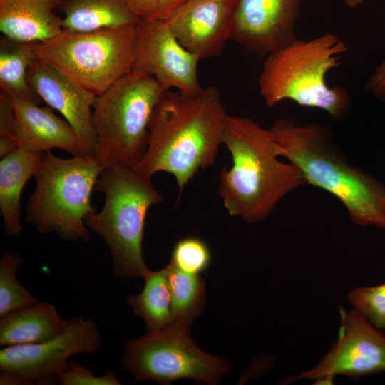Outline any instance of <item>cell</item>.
<instances>
[{"label": "cell", "mask_w": 385, "mask_h": 385, "mask_svg": "<svg viewBox=\"0 0 385 385\" xmlns=\"http://www.w3.org/2000/svg\"><path fill=\"white\" fill-rule=\"evenodd\" d=\"M227 115L214 86L195 95L166 91L150 116L146 151L133 168L148 178L172 174L180 193L200 170L215 163Z\"/></svg>", "instance_id": "1"}, {"label": "cell", "mask_w": 385, "mask_h": 385, "mask_svg": "<svg viewBox=\"0 0 385 385\" xmlns=\"http://www.w3.org/2000/svg\"><path fill=\"white\" fill-rule=\"evenodd\" d=\"M222 144L232 166L220 174L219 195L231 216L248 223L261 222L281 199L307 184L297 166L279 160L269 130L250 118L227 114Z\"/></svg>", "instance_id": "2"}, {"label": "cell", "mask_w": 385, "mask_h": 385, "mask_svg": "<svg viewBox=\"0 0 385 385\" xmlns=\"http://www.w3.org/2000/svg\"><path fill=\"white\" fill-rule=\"evenodd\" d=\"M268 130L278 155L297 166L307 183L339 199L354 224L385 229V185L350 165L336 148L329 129L281 118Z\"/></svg>", "instance_id": "3"}, {"label": "cell", "mask_w": 385, "mask_h": 385, "mask_svg": "<svg viewBox=\"0 0 385 385\" xmlns=\"http://www.w3.org/2000/svg\"><path fill=\"white\" fill-rule=\"evenodd\" d=\"M348 50L343 40L327 33L308 41L297 38L267 54L258 78L266 106L290 100L321 109L334 120L346 118L351 106L349 93L343 87L328 86L326 78Z\"/></svg>", "instance_id": "4"}, {"label": "cell", "mask_w": 385, "mask_h": 385, "mask_svg": "<svg viewBox=\"0 0 385 385\" xmlns=\"http://www.w3.org/2000/svg\"><path fill=\"white\" fill-rule=\"evenodd\" d=\"M96 189L104 195L103 207L86 217V226L108 245L116 277H143L150 271L142 248L145 218L163 196L151 178L122 165L105 167Z\"/></svg>", "instance_id": "5"}, {"label": "cell", "mask_w": 385, "mask_h": 385, "mask_svg": "<svg viewBox=\"0 0 385 385\" xmlns=\"http://www.w3.org/2000/svg\"><path fill=\"white\" fill-rule=\"evenodd\" d=\"M104 168L94 156L61 158L46 152L34 175L36 188L25 207L26 222L41 235L89 240L85 219L95 211L91 195Z\"/></svg>", "instance_id": "6"}, {"label": "cell", "mask_w": 385, "mask_h": 385, "mask_svg": "<svg viewBox=\"0 0 385 385\" xmlns=\"http://www.w3.org/2000/svg\"><path fill=\"white\" fill-rule=\"evenodd\" d=\"M168 91L154 77L132 71L97 96L93 106L94 156L102 165L133 168L140 161L150 116Z\"/></svg>", "instance_id": "7"}, {"label": "cell", "mask_w": 385, "mask_h": 385, "mask_svg": "<svg viewBox=\"0 0 385 385\" xmlns=\"http://www.w3.org/2000/svg\"><path fill=\"white\" fill-rule=\"evenodd\" d=\"M140 24L86 32L63 30L34 47L38 60L98 96L132 71Z\"/></svg>", "instance_id": "8"}, {"label": "cell", "mask_w": 385, "mask_h": 385, "mask_svg": "<svg viewBox=\"0 0 385 385\" xmlns=\"http://www.w3.org/2000/svg\"><path fill=\"white\" fill-rule=\"evenodd\" d=\"M121 364L135 381L150 380L160 384L180 379L217 384L230 368L225 360L200 349L191 337L189 326L178 323L127 341Z\"/></svg>", "instance_id": "9"}, {"label": "cell", "mask_w": 385, "mask_h": 385, "mask_svg": "<svg viewBox=\"0 0 385 385\" xmlns=\"http://www.w3.org/2000/svg\"><path fill=\"white\" fill-rule=\"evenodd\" d=\"M102 346L93 320L78 316L68 319L66 328L47 341L6 346L0 350V384L27 385L50 382L66 370L76 354L95 355Z\"/></svg>", "instance_id": "10"}, {"label": "cell", "mask_w": 385, "mask_h": 385, "mask_svg": "<svg viewBox=\"0 0 385 385\" xmlns=\"http://www.w3.org/2000/svg\"><path fill=\"white\" fill-rule=\"evenodd\" d=\"M336 341L314 367L302 371L287 382L315 380L332 384L337 375L359 379L385 371V334L356 309H340Z\"/></svg>", "instance_id": "11"}, {"label": "cell", "mask_w": 385, "mask_h": 385, "mask_svg": "<svg viewBox=\"0 0 385 385\" xmlns=\"http://www.w3.org/2000/svg\"><path fill=\"white\" fill-rule=\"evenodd\" d=\"M200 60L179 43L165 21L139 24L132 71L154 77L167 90L195 95L203 89L197 74Z\"/></svg>", "instance_id": "12"}, {"label": "cell", "mask_w": 385, "mask_h": 385, "mask_svg": "<svg viewBox=\"0 0 385 385\" xmlns=\"http://www.w3.org/2000/svg\"><path fill=\"white\" fill-rule=\"evenodd\" d=\"M304 0H234L230 40L261 55L297 39L295 26Z\"/></svg>", "instance_id": "13"}, {"label": "cell", "mask_w": 385, "mask_h": 385, "mask_svg": "<svg viewBox=\"0 0 385 385\" xmlns=\"http://www.w3.org/2000/svg\"><path fill=\"white\" fill-rule=\"evenodd\" d=\"M26 78L42 101L61 113L73 128L83 154L94 156L97 136L93 124V106L97 96L38 59L29 66Z\"/></svg>", "instance_id": "14"}, {"label": "cell", "mask_w": 385, "mask_h": 385, "mask_svg": "<svg viewBox=\"0 0 385 385\" xmlns=\"http://www.w3.org/2000/svg\"><path fill=\"white\" fill-rule=\"evenodd\" d=\"M234 0H188L165 20L179 43L200 59L220 55L230 40Z\"/></svg>", "instance_id": "15"}, {"label": "cell", "mask_w": 385, "mask_h": 385, "mask_svg": "<svg viewBox=\"0 0 385 385\" xmlns=\"http://www.w3.org/2000/svg\"><path fill=\"white\" fill-rule=\"evenodd\" d=\"M11 97L16 118L15 140L19 148L31 152L59 148L73 156L83 154L74 130L66 120L57 116L52 108Z\"/></svg>", "instance_id": "16"}, {"label": "cell", "mask_w": 385, "mask_h": 385, "mask_svg": "<svg viewBox=\"0 0 385 385\" xmlns=\"http://www.w3.org/2000/svg\"><path fill=\"white\" fill-rule=\"evenodd\" d=\"M60 0H0V30L18 41L49 39L63 29V18L55 13Z\"/></svg>", "instance_id": "17"}, {"label": "cell", "mask_w": 385, "mask_h": 385, "mask_svg": "<svg viewBox=\"0 0 385 385\" xmlns=\"http://www.w3.org/2000/svg\"><path fill=\"white\" fill-rule=\"evenodd\" d=\"M46 152H31L18 148L1 158L0 212L5 235L21 234V195L27 180L34 176Z\"/></svg>", "instance_id": "18"}, {"label": "cell", "mask_w": 385, "mask_h": 385, "mask_svg": "<svg viewBox=\"0 0 385 385\" xmlns=\"http://www.w3.org/2000/svg\"><path fill=\"white\" fill-rule=\"evenodd\" d=\"M68 323L53 304L39 302L0 317V345L43 342L61 334Z\"/></svg>", "instance_id": "19"}, {"label": "cell", "mask_w": 385, "mask_h": 385, "mask_svg": "<svg viewBox=\"0 0 385 385\" xmlns=\"http://www.w3.org/2000/svg\"><path fill=\"white\" fill-rule=\"evenodd\" d=\"M63 29L93 31L137 25L140 19L131 11L128 0H60Z\"/></svg>", "instance_id": "20"}, {"label": "cell", "mask_w": 385, "mask_h": 385, "mask_svg": "<svg viewBox=\"0 0 385 385\" xmlns=\"http://www.w3.org/2000/svg\"><path fill=\"white\" fill-rule=\"evenodd\" d=\"M142 292L129 295L134 314L145 322L148 332L160 331L173 323L170 289L165 268L149 271L143 277Z\"/></svg>", "instance_id": "21"}, {"label": "cell", "mask_w": 385, "mask_h": 385, "mask_svg": "<svg viewBox=\"0 0 385 385\" xmlns=\"http://www.w3.org/2000/svg\"><path fill=\"white\" fill-rule=\"evenodd\" d=\"M38 59L34 43L18 41L2 36L0 40L1 90L12 96L37 104L42 100L29 86L26 74Z\"/></svg>", "instance_id": "22"}, {"label": "cell", "mask_w": 385, "mask_h": 385, "mask_svg": "<svg viewBox=\"0 0 385 385\" xmlns=\"http://www.w3.org/2000/svg\"><path fill=\"white\" fill-rule=\"evenodd\" d=\"M165 268L170 289L173 323L190 327L204 310L205 281L199 274L183 271L170 262Z\"/></svg>", "instance_id": "23"}, {"label": "cell", "mask_w": 385, "mask_h": 385, "mask_svg": "<svg viewBox=\"0 0 385 385\" xmlns=\"http://www.w3.org/2000/svg\"><path fill=\"white\" fill-rule=\"evenodd\" d=\"M24 259L14 252H5L0 259V317L39 302L16 277Z\"/></svg>", "instance_id": "24"}, {"label": "cell", "mask_w": 385, "mask_h": 385, "mask_svg": "<svg viewBox=\"0 0 385 385\" xmlns=\"http://www.w3.org/2000/svg\"><path fill=\"white\" fill-rule=\"evenodd\" d=\"M346 299L352 308L385 330V283L354 288L347 293Z\"/></svg>", "instance_id": "25"}, {"label": "cell", "mask_w": 385, "mask_h": 385, "mask_svg": "<svg viewBox=\"0 0 385 385\" xmlns=\"http://www.w3.org/2000/svg\"><path fill=\"white\" fill-rule=\"evenodd\" d=\"M170 262L183 271L199 274L209 267L211 253L207 245L201 239L185 237L175 245Z\"/></svg>", "instance_id": "26"}, {"label": "cell", "mask_w": 385, "mask_h": 385, "mask_svg": "<svg viewBox=\"0 0 385 385\" xmlns=\"http://www.w3.org/2000/svg\"><path fill=\"white\" fill-rule=\"evenodd\" d=\"M60 385H120V381L112 371L96 376L93 371L76 362L70 361L68 367L56 376Z\"/></svg>", "instance_id": "27"}, {"label": "cell", "mask_w": 385, "mask_h": 385, "mask_svg": "<svg viewBox=\"0 0 385 385\" xmlns=\"http://www.w3.org/2000/svg\"><path fill=\"white\" fill-rule=\"evenodd\" d=\"M188 0H128L133 13L141 21H165Z\"/></svg>", "instance_id": "28"}, {"label": "cell", "mask_w": 385, "mask_h": 385, "mask_svg": "<svg viewBox=\"0 0 385 385\" xmlns=\"http://www.w3.org/2000/svg\"><path fill=\"white\" fill-rule=\"evenodd\" d=\"M15 125V112L12 104L11 97L7 92L1 90L0 138H10L16 141Z\"/></svg>", "instance_id": "29"}, {"label": "cell", "mask_w": 385, "mask_h": 385, "mask_svg": "<svg viewBox=\"0 0 385 385\" xmlns=\"http://www.w3.org/2000/svg\"><path fill=\"white\" fill-rule=\"evenodd\" d=\"M364 88L374 96L385 101V58L370 75Z\"/></svg>", "instance_id": "30"}, {"label": "cell", "mask_w": 385, "mask_h": 385, "mask_svg": "<svg viewBox=\"0 0 385 385\" xmlns=\"http://www.w3.org/2000/svg\"><path fill=\"white\" fill-rule=\"evenodd\" d=\"M19 148L16 142L10 138H0V158H2Z\"/></svg>", "instance_id": "31"}, {"label": "cell", "mask_w": 385, "mask_h": 385, "mask_svg": "<svg viewBox=\"0 0 385 385\" xmlns=\"http://www.w3.org/2000/svg\"><path fill=\"white\" fill-rule=\"evenodd\" d=\"M344 4L349 8H356L367 0H342Z\"/></svg>", "instance_id": "32"}]
</instances>
